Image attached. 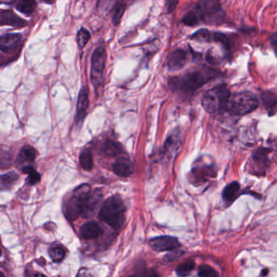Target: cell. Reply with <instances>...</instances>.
Wrapping results in <instances>:
<instances>
[{
	"label": "cell",
	"mask_w": 277,
	"mask_h": 277,
	"mask_svg": "<svg viewBox=\"0 0 277 277\" xmlns=\"http://www.w3.org/2000/svg\"><path fill=\"white\" fill-rule=\"evenodd\" d=\"M218 75L219 72L217 70L202 67L180 77L171 78L169 85L171 89L174 92H179L183 95H191Z\"/></svg>",
	"instance_id": "6da1fadb"
},
{
	"label": "cell",
	"mask_w": 277,
	"mask_h": 277,
	"mask_svg": "<svg viewBox=\"0 0 277 277\" xmlns=\"http://www.w3.org/2000/svg\"><path fill=\"white\" fill-rule=\"evenodd\" d=\"M125 207L118 195L112 196L104 201L99 212L101 220L114 229H119L125 221Z\"/></svg>",
	"instance_id": "7a4b0ae2"
},
{
	"label": "cell",
	"mask_w": 277,
	"mask_h": 277,
	"mask_svg": "<svg viewBox=\"0 0 277 277\" xmlns=\"http://www.w3.org/2000/svg\"><path fill=\"white\" fill-rule=\"evenodd\" d=\"M218 169L215 161L209 155H202L194 161L189 175V180L195 186H201L215 179Z\"/></svg>",
	"instance_id": "3957f363"
},
{
	"label": "cell",
	"mask_w": 277,
	"mask_h": 277,
	"mask_svg": "<svg viewBox=\"0 0 277 277\" xmlns=\"http://www.w3.org/2000/svg\"><path fill=\"white\" fill-rule=\"evenodd\" d=\"M258 106L257 97L250 92H240L231 95L225 109L235 116H244L252 113Z\"/></svg>",
	"instance_id": "277c9868"
},
{
	"label": "cell",
	"mask_w": 277,
	"mask_h": 277,
	"mask_svg": "<svg viewBox=\"0 0 277 277\" xmlns=\"http://www.w3.org/2000/svg\"><path fill=\"white\" fill-rule=\"evenodd\" d=\"M195 11L200 21L208 25H219L225 20V11L219 0H199Z\"/></svg>",
	"instance_id": "5b68a950"
},
{
	"label": "cell",
	"mask_w": 277,
	"mask_h": 277,
	"mask_svg": "<svg viewBox=\"0 0 277 277\" xmlns=\"http://www.w3.org/2000/svg\"><path fill=\"white\" fill-rule=\"evenodd\" d=\"M230 96V90L226 85H218L206 92L201 99V106L208 113H217L225 108Z\"/></svg>",
	"instance_id": "8992f818"
},
{
	"label": "cell",
	"mask_w": 277,
	"mask_h": 277,
	"mask_svg": "<svg viewBox=\"0 0 277 277\" xmlns=\"http://www.w3.org/2000/svg\"><path fill=\"white\" fill-rule=\"evenodd\" d=\"M91 188L89 184H82L74 190L71 198L65 204V215L69 220H76L79 215H82L84 204L89 194Z\"/></svg>",
	"instance_id": "52a82bcc"
},
{
	"label": "cell",
	"mask_w": 277,
	"mask_h": 277,
	"mask_svg": "<svg viewBox=\"0 0 277 277\" xmlns=\"http://www.w3.org/2000/svg\"><path fill=\"white\" fill-rule=\"evenodd\" d=\"M106 58L107 53L104 46L98 47L92 54L90 78L95 88L99 87L103 84Z\"/></svg>",
	"instance_id": "ba28073f"
},
{
	"label": "cell",
	"mask_w": 277,
	"mask_h": 277,
	"mask_svg": "<svg viewBox=\"0 0 277 277\" xmlns=\"http://www.w3.org/2000/svg\"><path fill=\"white\" fill-rule=\"evenodd\" d=\"M271 150L269 148L260 147L254 151L251 156L250 169L256 175H264L271 165L270 155Z\"/></svg>",
	"instance_id": "9c48e42d"
},
{
	"label": "cell",
	"mask_w": 277,
	"mask_h": 277,
	"mask_svg": "<svg viewBox=\"0 0 277 277\" xmlns=\"http://www.w3.org/2000/svg\"><path fill=\"white\" fill-rule=\"evenodd\" d=\"M149 244L151 248L156 252L171 251L180 247L178 239L170 236L155 237L150 240Z\"/></svg>",
	"instance_id": "30bf717a"
},
{
	"label": "cell",
	"mask_w": 277,
	"mask_h": 277,
	"mask_svg": "<svg viewBox=\"0 0 277 277\" xmlns=\"http://www.w3.org/2000/svg\"><path fill=\"white\" fill-rule=\"evenodd\" d=\"M103 198V193L100 190H95L90 193L84 204L82 212V217H92L100 207Z\"/></svg>",
	"instance_id": "8fae6325"
},
{
	"label": "cell",
	"mask_w": 277,
	"mask_h": 277,
	"mask_svg": "<svg viewBox=\"0 0 277 277\" xmlns=\"http://www.w3.org/2000/svg\"><path fill=\"white\" fill-rule=\"evenodd\" d=\"M22 35L19 33H7L0 38V50L4 54H14L21 47Z\"/></svg>",
	"instance_id": "7c38bea8"
},
{
	"label": "cell",
	"mask_w": 277,
	"mask_h": 277,
	"mask_svg": "<svg viewBox=\"0 0 277 277\" xmlns=\"http://www.w3.org/2000/svg\"><path fill=\"white\" fill-rule=\"evenodd\" d=\"M188 61V54L186 50L177 49L171 53L168 59V68L172 72L182 69Z\"/></svg>",
	"instance_id": "4fadbf2b"
},
{
	"label": "cell",
	"mask_w": 277,
	"mask_h": 277,
	"mask_svg": "<svg viewBox=\"0 0 277 277\" xmlns=\"http://www.w3.org/2000/svg\"><path fill=\"white\" fill-rule=\"evenodd\" d=\"M88 107H89V90L86 86H84L78 95V106H77V123H82L86 116Z\"/></svg>",
	"instance_id": "5bb4252c"
},
{
	"label": "cell",
	"mask_w": 277,
	"mask_h": 277,
	"mask_svg": "<svg viewBox=\"0 0 277 277\" xmlns=\"http://www.w3.org/2000/svg\"><path fill=\"white\" fill-rule=\"evenodd\" d=\"M0 22L1 25H9L12 27L23 28L27 25V22L25 20L18 16L10 10H2L0 13Z\"/></svg>",
	"instance_id": "9a60e30c"
},
{
	"label": "cell",
	"mask_w": 277,
	"mask_h": 277,
	"mask_svg": "<svg viewBox=\"0 0 277 277\" xmlns=\"http://www.w3.org/2000/svg\"><path fill=\"white\" fill-rule=\"evenodd\" d=\"M103 233V229L95 221L86 222L80 229V234L82 236V238L85 239V240L98 238Z\"/></svg>",
	"instance_id": "2e32d148"
},
{
	"label": "cell",
	"mask_w": 277,
	"mask_h": 277,
	"mask_svg": "<svg viewBox=\"0 0 277 277\" xmlns=\"http://www.w3.org/2000/svg\"><path fill=\"white\" fill-rule=\"evenodd\" d=\"M113 171L117 176L128 177L134 173V165L128 158L120 157L113 164Z\"/></svg>",
	"instance_id": "e0dca14e"
},
{
	"label": "cell",
	"mask_w": 277,
	"mask_h": 277,
	"mask_svg": "<svg viewBox=\"0 0 277 277\" xmlns=\"http://www.w3.org/2000/svg\"><path fill=\"white\" fill-rule=\"evenodd\" d=\"M241 194L242 193H241L240 184L236 181H233L227 184L226 187L224 189L222 197L225 204L227 205H230L235 200L237 199Z\"/></svg>",
	"instance_id": "ac0fdd59"
},
{
	"label": "cell",
	"mask_w": 277,
	"mask_h": 277,
	"mask_svg": "<svg viewBox=\"0 0 277 277\" xmlns=\"http://www.w3.org/2000/svg\"><path fill=\"white\" fill-rule=\"evenodd\" d=\"M181 134L180 130H175L169 136L166 143H165V150L169 152V154L176 153L179 148L181 145Z\"/></svg>",
	"instance_id": "d6986e66"
},
{
	"label": "cell",
	"mask_w": 277,
	"mask_h": 277,
	"mask_svg": "<svg viewBox=\"0 0 277 277\" xmlns=\"http://www.w3.org/2000/svg\"><path fill=\"white\" fill-rule=\"evenodd\" d=\"M262 100L264 102V107L268 110L269 116H273L277 112V96L270 91L263 92Z\"/></svg>",
	"instance_id": "ffe728a7"
},
{
	"label": "cell",
	"mask_w": 277,
	"mask_h": 277,
	"mask_svg": "<svg viewBox=\"0 0 277 277\" xmlns=\"http://www.w3.org/2000/svg\"><path fill=\"white\" fill-rule=\"evenodd\" d=\"M36 151L30 145H25L20 151L16 163L18 165L23 164L24 163H33L36 158Z\"/></svg>",
	"instance_id": "44dd1931"
},
{
	"label": "cell",
	"mask_w": 277,
	"mask_h": 277,
	"mask_svg": "<svg viewBox=\"0 0 277 277\" xmlns=\"http://www.w3.org/2000/svg\"><path fill=\"white\" fill-rule=\"evenodd\" d=\"M37 7V3L35 0H17L16 8L20 12L26 16H30Z\"/></svg>",
	"instance_id": "7402d4cb"
},
{
	"label": "cell",
	"mask_w": 277,
	"mask_h": 277,
	"mask_svg": "<svg viewBox=\"0 0 277 277\" xmlns=\"http://www.w3.org/2000/svg\"><path fill=\"white\" fill-rule=\"evenodd\" d=\"M80 164L84 170L90 171L93 169L94 161L91 151L84 150L80 155Z\"/></svg>",
	"instance_id": "603a6c76"
},
{
	"label": "cell",
	"mask_w": 277,
	"mask_h": 277,
	"mask_svg": "<svg viewBox=\"0 0 277 277\" xmlns=\"http://www.w3.org/2000/svg\"><path fill=\"white\" fill-rule=\"evenodd\" d=\"M194 268H195V263L194 260H187L177 267L176 269V275L178 276H187L192 272Z\"/></svg>",
	"instance_id": "cb8c5ba5"
},
{
	"label": "cell",
	"mask_w": 277,
	"mask_h": 277,
	"mask_svg": "<svg viewBox=\"0 0 277 277\" xmlns=\"http://www.w3.org/2000/svg\"><path fill=\"white\" fill-rule=\"evenodd\" d=\"M22 172L25 173V174L28 175V182L30 184H36L39 183L41 180V176L38 173L37 171L33 169V167L30 166V165H27V166H24L22 168Z\"/></svg>",
	"instance_id": "d4e9b609"
},
{
	"label": "cell",
	"mask_w": 277,
	"mask_h": 277,
	"mask_svg": "<svg viewBox=\"0 0 277 277\" xmlns=\"http://www.w3.org/2000/svg\"><path fill=\"white\" fill-rule=\"evenodd\" d=\"M118 0H99L98 1V12L101 15H107L110 10L114 8Z\"/></svg>",
	"instance_id": "484cf974"
},
{
	"label": "cell",
	"mask_w": 277,
	"mask_h": 277,
	"mask_svg": "<svg viewBox=\"0 0 277 277\" xmlns=\"http://www.w3.org/2000/svg\"><path fill=\"white\" fill-rule=\"evenodd\" d=\"M103 150L105 155H108V156H115L122 151V148L119 145V143L113 142L112 140H108L104 144Z\"/></svg>",
	"instance_id": "4316f807"
},
{
	"label": "cell",
	"mask_w": 277,
	"mask_h": 277,
	"mask_svg": "<svg viewBox=\"0 0 277 277\" xmlns=\"http://www.w3.org/2000/svg\"><path fill=\"white\" fill-rule=\"evenodd\" d=\"M49 255L54 263H60L64 258L65 251L60 246H53L49 250Z\"/></svg>",
	"instance_id": "83f0119b"
},
{
	"label": "cell",
	"mask_w": 277,
	"mask_h": 277,
	"mask_svg": "<svg viewBox=\"0 0 277 277\" xmlns=\"http://www.w3.org/2000/svg\"><path fill=\"white\" fill-rule=\"evenodd\" d=\"M182 22L188 26H195L200 23V18L195 10L190 11L182 18Z\"/></svg>",
	"instance_id": "f1b7e54d"
},
{
	"label": "cell",
	"mask_w": 277,
	"mask_h": 277,
	"mask_svg": "<svg viewBox=\"0 0 277 277\" xmlns=\"http://www.w3.org/2000/svg\"><path fill=\"white\" fill-rule=\"evenodd\" d=\"M191 39L194 41L199 42V43H208L211 40V36L208 29H201L194 33Z\"/></svg>",
	"instance_id": "f546056e"
},
{
	"label": "cell",
	"mask_w": 277,
	"mask_h": 277,
	"mask_svg": "<svg viewBox=\"0 0 277 277\" xmlns=\"http://www.w3.org/2000/svg\"><path fill=\"white\" fill-rule=\"evenodd\" d=\"M90 37L91 36L87 29H85V28H82L80 29L78 33V36H77V42H78L80 48L82 49L85 47V45L87 44Z\"/></svg>",
	"instance_id": "4dcf8cb0"
},
{
	"label": "cell",
	"mask_w": 277,
	"mask_h": 277,
	"mask_svg": "<svg viewBox=\"0 0 277 277\" xmlns=\"http://www.w3.org/2000/svg\"><path fill=\"white\" fill-rule=\"evenodd\" d=\"M125 9L126 6L124 3L117 4L113 16V22L115 25H118L120 24V21L122 19L123 15L125 12Z\"/></svg>",
	"instance_id": "1f68e13d"
},
{
	"label": "cell",
	"mask_w": 277,
	"mask_h": 277,
	"mask_svg": "<svg viewBox=\"0 0 277 277\" xmlns=\"http://www.w3.org/2000/svg\"><path fill=\"white\" fill-rule=\"evenodd\" d=\"M198 275L204 277L218 276V273L213 268L207 264H202L198 268Z\"/></svg>",
	"instance_id": "d6a6232c"
},
{
	"label": "cell",
	"mask_w": 277,
	"mask_h": 277,
	"mask_svg": "<svg viewBox=\"0 0 277 277\" xmlns=\"http://www.w3.org/2000/svg\"><path fill=\"white\" fill-rule=\"evenodd\" d=\"M19 178V175L16 174L14 172L6 173V174L2 175L1 176V184L2 187L5 186H11L14 182H16L17 179Z\"/></svg>",
	"instance_id": "836d02e7"
},
{
	"label": "cell",
	"mask_w": 277,
	"mask_h": 277,
	"mask_svg": "<svg viewBox=\"0 0 277 277\" xmlns=\"http://www.w3.org/2000/svg\"><path fill=\"white\" fill-rule=\"evenodd\" d=\"M184 252L182 250H179L177 249L176 250H171L169 254L163 257V261L165 263H172V262L176 261V260H179L180 257H182L184 255Z\"/></svg>",
	"instance_id": "e575fe53"
},
{
	"label": "cell",
	"mask_w": 277,
	"mask_h": 277,
	"mask_svg": "<svg viewBox=\"0 0 277 277\" xmlns=\"http://www.w3.org/2000/svg\"><path fill=\"white\" fill-rule=\"evenodd\" d=\"M212 39L214 41L221 43L224 47L226 49H229L230 47V42H229V38L227 37L226 35L221 33H215L212 35Z\"/></svg>",
	"instance_id": "d590c367"
},
{
	"label": "cell",
	"mask_w": 277,
	"mask_h": 277,
	"mask_svg": "<svg viewBox=\"0 0 277 277\" xmlns=\"http://www.w3.org/2000/svg\"><path fill=\"white\" fill-rule=\"evenodd\" d=\"M179 0H169V12H172L176 9L177 4H178Z\"/></svg>",
	"instance_id": "8d00e7d4"
},
{
	"label": "cell",
	"mask_w": 277,
	"mask_h": 277,
	"mask_svg": "<svg viewBox=\"0 0 277 277\" xmlns=\"http://www.w3.org/2000/svg\"><path fill=\"white\" fill-rule=\"evenodd\" d=\"M271 45L277 54V33H274L273 36L271 38Z\"/></svg>",
	"instance_id": "74e56055"
},
{
	"label": "cell",
	"mask_w": 277,
	"mask_h": 277,
	"mask_svg": "<svg viewBox=\"0 0 277 277\" xmlns=\"http://www.w3.org/2000/svg\"><path fill=\"white\" fill-rule=\"evenodd\" d=\"M0 1H1V4L12 5L14 3L16 2V0H0Z\"/></svg>",
	"instance_id": "f35d334b"
},
{
	"label": "cell",
	"mask_w": 277,
	"mask_h": 277,
	"mask_svg": "<svg viewBox=\"0 0 277 277\" xmlns=\"http://www.w3.org/2000/svg\"><path fill=\"white\" fill-rule=\"evenodd\" d=\"M42 2L46 3V4H54L56 0H41Z\"/></svg>",
	"instance_id": "ab89813d"
}]
</instances>
